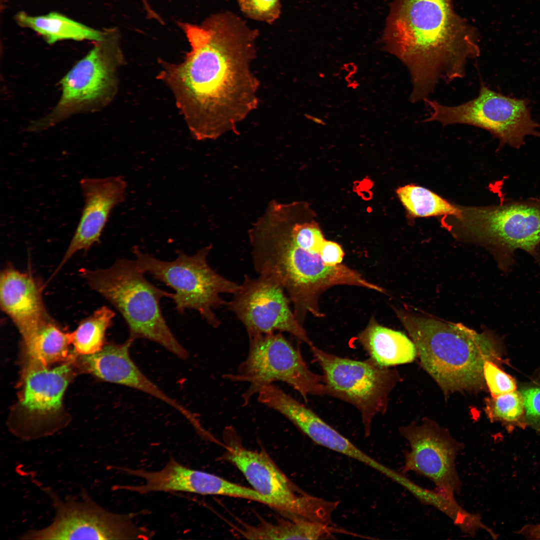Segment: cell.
I'll list each match as a JSON object with an SVG mask.
<instances>
[{
	"instance_id": "9c48e42d",
	"label": "cell",
	"mask_w": 540,
	"mask_h": 540,
	"mask_svg": "<svg viewBox=\"0 0 540 540\" xmlns=\"http://www.w3.org/2000/svg\"><path fill=\"white\" fill-rule=\"evenodd\" d=\"M424 102L430 110L424 122L470 125L488 131L501 145L516 148L524 144L527 136L540 138V124L532 118L527 100L497 92L482 81L478 96L460 105L446 106L429 98Z\"/></svg>"
},
{
	"instance_id": "52a82bcc",
	"label": "cell",
	"mask_w": 540,
	"mask_h": 540,
	"mask_svg": "<svg viewBox=\"0 0 540 540\" xmlns=\"http://www.w3.org/2000/svg\"><path fill=\"white\" fill-rule=\"evenodd\" d=\"M212 244L198 250L193 255L177 250L172 261L158 260L144 252L139 248H132L138 267L175 292L173 300L176 310L183 313L186 310L197 311L208 324L217 328L220 322L214 310L226 302L222 294H234L240 284L214 271L208 262Z\"/></svg>"
},
{
	"instance_id": "e0dca14e",
	"label": "cell",
	"mask_w": 540,
	"mask_h": 540,
	"mask_svg": "<svg viewBox=\"0 0 540 540\" xmlns=\"http://www.w3.org/2000/svg\"><path fill=\"white\" fill-rule=\"evenodd\" d=\"M80 185L84 202L80 218L54 274L76 253L100 241L112 210L124 200L126 182L120 176L86 177Z\"/></svg>"
},
{
	"instance_id": "ffe728a7",
	"label": "cell",
	"mask_w": 540,
	"mask_h": 540,
	"mask_svg": "<svg viewBox=\"0 0 540 540\" xmlns=\"http://www.w3.org/2000/svg\"><path fill=\"white\" fill-rule=\"evenodd\" d=\"M258 400L287 418L316 444L337 452L346 445L348 438L310 408L274 384L262 389Z\"/></svg>"
},
{
	"instance_id": "484cf974",
	"label": "cell",
	"mask_w": 540,
	"mask_h": 540,
	"mask_svg": "<svg viewBox=\"0 0 540 540\" xmlns=\"http://www.w3.org/2000/svg\"><path fill=\"white\" fill-rule=\"evenodd\" d=\"M396 194L409 215L414 218L456 217L460 214V208L421 186L408 184L399 188Z\"/></svg>"
},
{
	"instance_id": "2e32d148",
	"label": "cell",
	"mask_w": 540,
	"mask_h": 540,
	"mask_svg": "<svg viewBox=\"0 0 540 540\" xmlns=\"http://www.w3.org/2000/svg\"><path fill=\"white\" fill-rule=\"evenodd\" d=\"M124 474L144 480L140 484L118 485V489L146 494L154 492H186L220 495L253 500L268 505V500L252 488L234 483L215 474L186 467L172 458L159 470L120 468Z\"/></svg>"
},
{
	"instance_id": "8fae6325",
	"label": "cell",
	"mask_w": 540,
	"mask_h": 540,
	"mask_svg": "<svg viewBox=\"0 0 540 540\" xmlns=\"http://www.w3.org/2000/svg\"><path fill=\"white\" fill-rule=\"evenodd\" d=\"M234 382H248L242 397L244 404L262 386L282 382L305 399L326 396L322 376L312 372L300 351L280 332L249 338V348L237 372L224 376Z\"/></svg>"
},
{
	"instance_id": "5bb4252c",
	"label": "cell",
	"mask_w": 540,
	"mask_h": 540,
	"mask_svg": "<svg viewBox=\"0 0 540 540\" xmlns=\"http://www.w3.org/2000/svg\"><path fill=\"white\" fill-rule=\"evenodd\" d=\"M232 294L226 306L244 324L248 338L278 331L289 333L310 348L314 345L296 320L284 288L272 278L244 276Z\"/></svg>"
},
{
	"instance_id": "7402d4cb",
	"label": "cell",
	"mask_w": 540,
	"mask_h": 540,
	"mask_svg": "<svg viewBox=\"0 0 540 540\" xmlns=\"http://www.w3.org/2000/svg\"><path fill=\"white\" fill-rule=\"evenodd\" d=\"M357 339L369 358L380 366L410 362L417 354L414 343L404 334L380 325L374 318Z\"/></svg>"
},
{
	"instance_id": "cb8c5ba5",
	"label": "cell",
	"mask_w": 540,
	"mask_h": 540,
	"mask_svg": "<svg viewBox=\"0 0 540 540\" xmlns=\"http://www.w3.org/2000/svg\"><path fill=\"white\" fill-rule=\"evenodd\" d=\"M15 18L20 26L36 32L49 44L67 40L96 42L104 36V30L90 28L57 12L32 16L20 12L16 14Z\"/></svg>"
},
{
	"instance_id": "277c9868",
	"label": "cell",
	"mask_w": 540,
	"mask_h": 540,
	"mask_svg": "<svg viewBox=\"0 0 540 540\" xmlns=\"http://www.w3.org/2000/svg\"><path fill=\"white\" fill-rule=\"evenodd\" d=\"M424 370L445 392L480 390L486 361L499 360L496 344L461 324L396 310Z\"/></svg>"
},
{
	"instance_id": "4316f807",
	"label": "cell",
	"mask_w": 540,
	"mask_h": 540,
	"mask_svg": "<svg viewBox=\"0 0 540 540\" xmlns=\"http://www.w3.org/2000/svg\"><path fill=\"white\" fill-rule=\"evenodd\" d=\"M115 314L106 306H102L84 320L77 328L70 333L71 343L75 352L88 356L100 351L104 346L106 330L112 325Z\"/></svg>"
},
{
	"instance_id": "4fadbf2b",
	"label": "cell",
	"mask_w": 540,
	"mask_h": 540,
	"mask_svg": "<svg viewBox=\"0 0 540 540\" xmlns=\"http://www.w3.org/2000/svg\"><path fill=\"white\" fill-rule=\"evenodd\" d=\"M460 208L456 218L465 232L505 252L532 253L540 244V201Z\"/></svg>"
},
{
	"instance_id": "d4e9b609",
	"label": "cell",
	"mask_w": 540,
	"mask_h": 540,
	"mask_svg": "<svg viewBox=\"0 0 540 540\" xmlns=\"http://www.w3.org/2000/svg\"><path fill=\"white\" fill-rule=\"evenodd\" d=\"M24 344L28 358L48 365L67 358L72 343L70 333L65 332L50 319Z\"/></svg>"
},
{
	"instance_id": "f546056e",
	"label": "cell",
	"mask_w": 540,
	"mask_h": 540,
	"mask_svg": "<svg viewBox=\"0 0 540 540\" xmlns=\"http://www.w3.org/2000/svg\"><path fill=\"white\" fill-rule=\"evenodd\" d=\"M484 375L492 397L516 390V383L514 378L498 368L493 362L488 360L485 362Z\"/></svg>"
},
{
	"instance_id": "603a6c76",
	"label": "cell",
	"mask_w": 540,
	"mask_h": 540,
	"mask_svg": "<svg viewBox=\"0 0 540 540\" xmlns=\"http://www.w3.org/2000/svg\"><path fill=\"white\" fill-rule=\"evenodd\" d=\"M238 532L252 540H321L332 538L336 533L352 534L332 525L291 516L274 522L264 520L256 526L244 525Z\"/></svg>"
},
{
	"instance_id": "44dd1931",
	"label": "cell",
	"mask_w": 540,
	"mask_h": 540,
	"mask_svg": "<svg viewBox=\"0 0 540 540\" xmlns=\"http://www.w3.org/2000/svg\"><path fill=\"white\" fill-rule=\"evenodd\" d=\"M70 373L68 364L49 369L41 362L28 358L24 372L22 406L40 414L57 411L61 406Z\"/></svg>"
},
{
	"instance_id": "30bf717a",
	"label": "cell",
	"mask_w": 540,
	"mask_h": 540,
	"mask_svg": "<svg viewBox=\"0 0 540 540\" xmlns=\"http://www.w3.org/2000/svg\"><path fill=\"white\" fill-rule=\"evenodd\" d=\"M310 348L322 371L326 396L354 407L360 414L364 436H368L374 417L386 410L396 373L370 358L357 360L331 354L314 345Z\"/></svg>"
},
{
	"instance_id": "83f0119b",
	"label": "cell",
	"mask_w": 540,
	"mask_h": 540,
	"mask_svg": "<svg viewBox=\"0 0 540 540\" xmlns=\"http://www.w3.org/2000/svg\"><path fill=\"white\" fill-rule=\"evenodd\" d=\"M486 410L492 420L504 424H522L526 418L521 394L516 390L488 398Z\"/></svg>"
},
{
	"instance_id": "5b68a950",
	"label": "cell",
	"mask_w": 540,
	"mask_h": 540,
	"mask_svg": "<svg viewBox=\"0 0 540 540\" xmlns=\"http://www.w3.org/2000/svg\"><path fill=\"white\" fill-rule=\"evenodd\" d=\"M81 276L88 286L110 302L128 326V338L155 342L182 359L188 356L168 326L161 310L160 300L172 298L170 293L146 278L136 260H116L110 266L82 268Z\"/></svg>"
},
{
	"instance_id": "7a4b0ae2",
	"label": "cell",
	"mask_w": 540,
	"mask_h": 540,
	"mask_svg": "<svg viewBox=\"0 0 540 540\" xmlns=\"http://www.w3.org/2000/svg\"><path fill=\"white\" fill-rule=\"evenodd\" d=\"M382 42L408 69L413 103L428 98L441 80L464 78L468 60L480 52L476 28L452 0H394Z\"/></svg>"
},
{
	"instance_id": "8992f818",
	"label": "cell",
	"mask_w": 540,
	"mask_h": 540,
	"mask_svg": "<svg viewBox=\"0 0 540 540\" xmlns=\"http://www.w3.org/2000/svg\"><path fill=\"white\" fill-rule=\"evenodd\" d=\"M119 38L117 28L104 30L102 38L61 79L62 94L56 106L44 116L32 120L29 132H42L75 114L97 112L110 102L121 57Z\"/></svg>"
},
{
	"instance_id": "ba28073f",
	"label": "cell",
	"mask_w": 540,
	"mask_h": 540,
	"mask_svg": "<svg viewBox=\"0 0 540 540\" xmlns=\"http://www.w3.org/2000/svg\"><path fill=\"white\" fill-rule=\"evenodd\" d=\"M224 459L234 464L252 488L268 500L270 506L288 516L332 525L338 501H330L302 490L280 470L264 450L244 447L232 428L224 432Z\"/></svg>"
},
{
	"instance_id": "d6a6232c",
	"label": "cell",
	"mask_w": 540,
	"mask_h": 540,
	"mask_svg": "<svg viewBox=\"0 0 540 540\" xmlns=\"http://www.w3.org/2000/svg\"><path fill=\"white\" fill-rule=\"evenodd\" d=\"M528 529L530 535L534 536L536 538L540 539V524L532 526Z\"/></svg>"
},
{
	"instance_id": "f1b7e54d",
	"label": "cell",
	"mask_w": 540,
	"mask_h": 540,
	"mask_svg": "<svg viewBox=\"0 0 540 540\" xmlns=\"http://www.w3.org/2000/svg\"><path fill=\"white\" fill-rule=\"evenodd\" d=\"M240 11L247 18L272 24L280 16V0H238Z\"/></svg>"
},
{
	"instance_id": "6da1fadb",
	"label": "cell",
	"mask_w": 540,
	"mask_h": 540,
	"mask_svg": "<svg viewBox=\"0 0 540 540\" xmlns=\"http://www.w3.org/2000/svg\"><path fill=\"white\" fill-rule=\"evenodd\" d=\"M190 46L184 61L162 76L172 88L198 140L236 132L258 104L260 82L252 72L257 29L235 14L220 12L200 25L180 22Z\"/></svg>"
},
{
	"instance_id": "4dcf8cb0",
	"label": "cell",
	"mask_w": 540,
	"mask_h": 540,
	"mask_svg": "<svg viewBox=\"0 0 540 540\" xmlns=\"http://www.w3.org/2000/svg\"><path fill=\"white\" fill-rule=\"evenodd\" d=\"M522 398L525 418L532 426L540 428V388H529L520 392Z\"/></svg>"
},
{
	"instance_id": "ac0fdd59",
	"label": "cell",
	"mask_w": 540,
	"mask_h": 540,
	"mask_svg": "<svg viewBox=\"0 0 540 540\" xmlns=\"http://www.w3.org/2000/svg\"><path fill=\"white\" fill-rule=\"evenodd\" d=\"M133 342L128 338L122 344L106 345L98 352L85 356L84 364L90 372L102 380L135 388L162 400L180 413L198 434H204L206 430L198 416L166 394L137 366L130 354Z\"/></svg>"
},
{
	"instance_id": "9a60e30c",
	"label": "cell",
	"mask_w": 540,
	"mask_h": 540,
	"mask_svg": "<svg viewBox=\"0 0 540 540\" xmlns=\"http://www.w3.org/2000/svg\"><path fill=\"white\" fill-rule=\"evenodd\" d=\"M410 449L405 454L404 470L422 476L435 485L439 494L453 502L461 482L456 458L462 446L443 430L432 424L401 428Z\"/></svg>"
},
{
	"instance_id": "3957f363",
	"label": "cell",
	"mask_w": 540,
	"mask_h": 540,
	"mask_svg": "<svg viewBox=\"0 0 540 540\" xmlns=\"http://www.w3.org/2000/svg\"><path fill=\"white\" fill-rule=\"evenodd\" d=\"M249 241L256 272L272 278L282 286L293 304L296 320L302 326L308 314L322 316L319 296L333 286H354L384 292L345 264L326 265L318 253L295 244L270 217L256 224Z\"/></svg>"
},
{
	"instance_id": "7c38bea8",
	"label": "cell",
	"mask_w": 540,
	"mask_h": 540,
	"mask_svg": "<svg viewBox=\"0 0 540 540\" xmlns=\"http://www.w3.org/2000/svg\"><path fill=\"white\" fill-rule=\"evenodd\" d=\"M49 496L54 510L52 522L44 528L32 529L24 540H147L154 532L135 524L133 514L110 512L83 491L78 498L64 500L50 488L40 486Z\"/></svg>"
},
{
	"instance_id": "d6986e66",
	"label": "cell",
	"mask_w": 540,
	"mask_h": 540,
	"mask_svg": "<svg viewBox=\"0 0 540 540\" xmlns=\"http://www.w3.org/2000/svg\"><path fill=\"white\" fill-rule=\"evenodd\" d=\"M0 305L15 324L24 342L52 319L44 306L38 281L31 274L12 266L0 273Z\"/></svg>"
},
{
	"instance_id": "1f68e13d",
	"label": "cell",
	"mask_w": 540,
	"mask_h": 540,
	"mask_svg": "<svg viewBox=\"0 0 540 540\" xmlns=\"http://www.w3.org/2000/svg\"><path fill=\"white\" fill-rule=\"evenodd\" d=\"M319 254L326 265L336 266L342 263L344 254L338 243L325 240L320 247Z\"/></svg>"
}]
</instances>
